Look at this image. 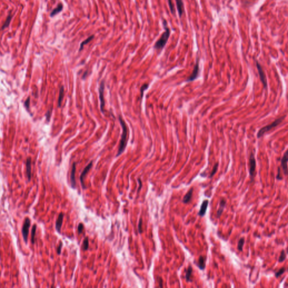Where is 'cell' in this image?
Wrapping results in <instances>:
<instances>
[{"mask_svg":"<svg viewBox=\"0 0 288 288\" xmlns=\"http://www.w3.org/2000/svg\"><path fill=\"white\" fill-rule=\"evenodd\" d=\"M119 121L121 123V125L122 128V133L121 136V139L120 141L119 145V149L118 153L116 154V156H120L122 153H123L126 145H127V132L128 130L127 127L126 126V124L125 123L124 121L122 118L121 116H119Z\"/></svg>","mask_w":288,"mask_h":288,"instance_id":"6da1fadb","label":"cell"},{"mask_svg":"<svg viewBox=\"0 0 288 288\" xmlns=\"http://www.w3.org/2000/svg\"><path fill=\"white\" fill-rule=\"evenodd\" d=\"M163 26L165 29V32L163 33L160 37V38L156 41L154 45V48L156 50H162L165 47L167 42L168 40V38L170 36V30L167 26V22L165 20H163Z\"/></svg>","mask_w":288,"mask_h":288,"instance_id":"7a4b0ae2","label":"cell"},{"mask_svg":"<svg viewBox=\"0 0 288 288\" xmlns=\"http://www.w3.org/2000/svg\"><path fill=\"white\" fill-rule=\"evenodd\" d=\"M285 116H286V115L282 116L280 118H279L276 119L275 121H273V122H272L270 124L268 125H267V126H264V127L261 128L259 130V131L258 132V133H257V138L258 139L261 138V137H262L264 136L265 133H266L267 132L270 131L272 128H275L278 126H279L284 121V118H285Z\"/></svg>","mask_w":288,"mask_h":288,"instance_id":"3957f363","label":"cell"},{"mask_svg":"<svg viewBox=\"0 0 288 288\" xmlns=\"http://www.w3.org/2000/svg\"><path fill=\"white\" fill-rule=\"evenodd\" d=\"M249 174L251 178L252 181L253 180L254 177H255V168H256V160H255V156L253 153L252 152L250 153L249 160Z\"/></svg>","mask_w":288,"mask_h":288,"instance_id":"277c9868","label":"cell"},{"mask_svg":"<svg viewBox=\"0 0 288 288\" xmlns=\"http://www.w3.org/2000/svg\"><path fill=\"white\" fill-rule=\"evenodd\" d=\"M30 226H31V220L29 219V218L26 217L25 219L24 222L23 227H22V235H23L24 241L26 244L28 243V237Z\"/></svg>","mask_w":288,"mask_h":288,"instance_id":"5b68a950","label":"cell"},{"mask_svg":"<svg viewBox=\"0 0 288 288\" xmlns=\"http://www.w3.org/2000/svg\"><path fill=\"white\" fill-rule=\"evenodd\" d=\"M199 74H200L199 64V60L197 59V63H196L195 66L194 68V69H193V71H192V73L188 78V79L185 81V82H192V81H195L198 78V77H199Z\"/></svg>","mask_w":288,"mask_h":288,"instance_id":"8992f818","label":"cell"},{"mask_svg":"<svg viewBox=\"0 0 288 288\" xmlns=\"http://www.w3.org/2000/svg\"><path fill=\"white\" fill-rule=\"evenodd\" d=\"M256 66H257V69H258V74H259V75L261 81V82H262L263 85H264V89H267V78H266V74L264 73V70H263L262 66H261V64L257 61H256Z\"/></svg>","mask_w":288,"mask_h":288,"instance_id":"52a82bcc","label":"cell"},{"mask_svg":"<svg viewBox=\"0 0 288 288\" xmlns=\"http://www.w3.org/2000/svg\"><path fill=\"white\" fill-rule=\"evenodd\" d=\"M104 87H105L104 81H103L101 82L100 87H99V98H100V109H101V111L103 113H104V106H105V101H104Z\"/></svg>","mask_w":288,"mask_h":288,"instance_id":"ba28073f","label":"cell"},{"mask_svg":"<svg viewBox=\"0 0 288 288\" xmlns=\"http://www.w3.org/2000/svg\"><path fill=\"white\" fill-rule=\"evenodd\" d=\"M288 150H287L285 152V153L284 154V156L281 159V165L282 167L284 173L285 174V176H287V173H288V165H287L288 159Z\"/></svg>","mask_w":288,"mask_h":288,"instance_id":"9c48e42d","label":"cell"},{"mask_svg":"<svg viewBox=\"0 0 288 288\" xmlns=\"http://www.w3.org/2000/svg\"><path fill=\"white\" fill-rule=\"evenodd\" d=\"M31 158H28L26 161V176L28 182L31 181L32 177V167H31Z\"/></svg>","mask_w":288,"mask_h":288,"instance_id":"30bf717a","label":"cell"},{"mask_svg":"<svg viewBox=\"0 0 288 288\" xmlns=\"http://www.w3.org/2000/svg\"><path fill=\"white\" fill-rule=\"evenodd\" d=\"M92 167V162H91L88 165H87L85 167V168L83 171L82 173H81V174L80 181H81V184L82 185V187L83 189H85L86 188V187L84 186V182H83L84 178L86 176V174L88 173V172L90 170V169Z\"/></svg>","mask_w":288,"mask_h":288,"instance_id":"8fae6325","label":"cell"},{"mask_svg":"<svg viewBox=\"0 0 288 288\" xmlns=\"http://www.w3.org/2000/svg\"><path fill=\"white\" fill-rule=\"evenodd\" d=\"M209 201L208 200H205L203 202L202 205L200 206V211L198 213V215L200 217H203L206 213V211L208 206Z\"/></svg>","mask_w":288,"mask_h":288,"instance_id":"7c38bea8","label":"cell"},{"mask_svg":"<svg viewBox=\"0 0 288 288\" xmlns=\"http://www.w3.org/2000/svg\"><path fill=\"white\" fill-rule=\"evenodd\" d=\"M75 163H74L72 165V171L70 173V184L71 186L73 188H75V171H76V167H75Z\"/></svg>","mask_w":288,"mask_h":288,"instance_id":"4fadbf2b","label":"cell"},{"mask_svg":"<svg viewBox=\"0 0 288 288\" xmlns=\"http://www.w3.org/2000/svg\"><path fill=\"white\" fill-rule=\"evenodd\" d=\"M63 218H64V214L63 213H60L59 214L58 219L56 221V229L59 233L61 231V228L63 222Z\"/></svg>","mask_w":288,"mask_h":288,"instance_id":"5bb4252c","label":"cell"},{"mask_svg":"<svg viewBox=\"0 0 288 288\" xmlns=\"http://www.w3.org/2000/svg\"><path fill=\"white\" fill-rule=\"evenodd\" d=\"M226 204V200L224 199H222L221 200H220V207L217 212V218H220L221 215H222V213L224 211V209L225 208V206Z\"/></svg>","mask_w":288,"mask_h":288,"instance_id":"9a60e30c","label":"cell"},{"mask_svg":"<svg viewBox=\"0 0 288 288\" xmlns=\"http://www.w3.org/2000/svg\"><path fill=\"white\" fill-rule=\"evenodd\" d=\"M206 257L200 255L198 259V267L201 270H204L206 268Z\"/></svg>","mask_w":288,"mask_h":288,"instance_id":"2e32d148","label":"cell"},{"mask_svg":"<svg viewBox=\"0 0 288 288\" xmlns=\"http://www.w3.org/2000/svg\"><path fill=\"white\" fill-rule=\"evenodd\" d=\"M176 5H177V11L179 14V16L181 17L184 11V8H183V3L182 0H176Z\"/></svg>","mask_w":288,"mask_h":288,"instance_id":"e0dca14e","label":"cell"},{"mask_svg":"<svg viewBox=\"0 0 288 288\" xmlns=\"http://www.w3.org/2000/svg\"><path fill=\"white\" fill-rule=\"evenodd\" d=\"M192 193H193V189L191 188L188 191V192L186 193V194L184 196L182 200V202L185 204H187L191 200L192 196Z\"/></svg>","mask_w":288,"mask_h":288,"instance_id":"ac0fdd59","label":"cell"},{"mask_svg":"<svg viewBox=\"0 0 288 288\" xmlns=\"http://www.w3.org/2000/svg\"><path fill=\"white\" fill-rule=\"evenodd\" d=\"M185 271L186 272L185 275V279L187 282H192V280L191 279V276H192V267L189 266L188 268V269H185Z\"/></svg>","mask_w":288,"mask_h":288,"instance_id":"d6986e66","label":"cell"},{"mask_svg":"<svg viewBox=\"0 0 288 288\" xmlns=\"http://www.w3.org/2000/svg\"><path fill=\"white\" fill-rule=\"evenodd\" d=\"M63 5L62 3H59L58 4V6L56 8H54L52 12L50 14V17H54L55 15H57L60 12H61L63 10Z\"/></svg>","mask_w":288,"mask_h":288,"instance_id":"ffe728a7","label":"cell"},{"mask_svg":"<svg viewBox=\"0 0 288 288\" xmlns=\"http://www.w3.org/2000/svg\"><path fill=\"white\" fill-rule=\"evenodd\" d=\"M64 87L62 86L60 90L59 96V99H58V107H61V103H62L63 99L64 98Z\"/></svg>","mask_w":288,"mask_h":288,"instance_id":"44dd1931","label":"cell"},{"mask_svg":"<svg viewBox=\"0 0 288 288\" xmlns=\"http://www.w3.org/2000/svg\"><path fill=\"white\" fill-rule=\"evenodd\" d=\"M93 38H94V35H91V36H90L89 37H88L86 40H85L84 41H83L81 43V45H80V47H79V51H82L83 49L84 46V45H87V44L88 43H89L91 41H92V40L93 39Z\"/></svg>","mask_w":288,"mask_h":288,"instance_id":"7402d4cb","label":"cell"},{"mask_svg":"<svg viewBox=\"0 0 288 288\" xmlns=\"http://www.w3.org/2000/svg\"><path fill=\"white\" fill-rule=\"evenodd\" d=\"M36 229H37V225L36 224H34L32 226V232H31V241L33 244H34L35 243V235L36 232Z\"/></svg>","mask_w":288,"mask_h":288,"instance_id":"603a6c76","label":"cell"},{"mask_svg":"<svg viewBox=\"0 0 288 288\" xmlns=\"http://www.w3.org/2000/svg\"><path fill=\"white\" fill-rule=\"evenodd\" d=\"M244 243H245L244 238H240V239L239 240V242H238V249L239 250L240 252L243 251V245H244Z\"/></svg>","mask_w":288,"mask_h":288,"instance_id":"cb8c5ba5","label":"cell"},{"mask_svg":"<svg viewBox=\"0 0 288 288\" xmlns=\"http://www.w3.org/2000/svg\"><path fill=\"white\" fill-rule=\"evenodd\" d=\"M287 258V255L285 253V252L284 250H282L281 252V254H280V257H279V262H282L283 261H284Z\"/></svg>","mask_w":288,"mask_h":288,"instance_id":"d4e9b609","label":"cell"},{"mask_svg":"<svg viewBox=\"0 0 288 288\" xmlns=\"http://www.w3.org/2000/svg\"><path fill=\"white\" fill-rule=\"evenodd\" d=\"M11 17H12L11 15L10 14H9L8 17H7V19H6V21H5V23H4V24L2 26V29H5V28H6L7 27H8V25L10 24V23L11 22Z\"/></svg>","mask_w":288,"mask_h":288,"instance_id":"484cf974","label":"cell"},{"mask_svg":"<svg viewBox=\"0 0 288 288\" xmlns=\"http://www.w3.org/2000/svg\"><path fill=\"white\" fill-rule=\"evenodd\" d=\"M89 246V240L87 238L84 240L83 243V249L84 250H86L88 249Z\"/></svg>","mask_w":288,"mask_h":288,"instance_id":"4316f807","label":"cell"},{"mask_svg":"<svg viewBox=\"0 0 288 288\" xmlns=\"http://www.w3.org/2000/svg\"><path fill=\"white\" fill-rule=\"evenodd\" d=\"M285 270H286V268H285V267H284L281 268L278 271L276 272L275 273V277H276V278H279V276H280L281 275H282V274L285 272Z\"/></svg>","mask_w":288,"mask_h":288,"instance_id":"83f0119b","label":"cell"},{"mask_svg":"<svg viewBox=\"0 0 288 288\" xmlns=\"http://www.w3.org/2000/svg\"><path fill=\"white\" fill-rule=\"evenodd\" d=\"M218 163H217L216 164H215V165L212 169V172L211 173L210 176H209V178H212L214 174L216 173V172L217 171V169H218Z\"/></svg>","mask_w":288,"mask_h":288,"instance_id":"f1b7e54d","label":"cell"},{"mask_svg":"<svg viewBox=\"0 0 288 288\" xmlns=\"http://www.w3.org/2000/svg\"><path fill=\"white\" fill-rule=\"evenodd\" d=\"M168 1L169 7L170 10H171V13H172V14H174L175 10H174V5H173L172 1V0H168Z\"/></svg>","mask_w":288,"mask_h":288,"instance_id":"f546056e","label":"cell"},{"mask_svg":"<svg viewBox=\"0 0 288 288\" xmlns=\"http://www.w3.org/2000/svg\"><path fill=\"white\" fill-rule=\"evenodd\" d=\"M148 86L149 85L148 84H144V85L141 87V98H142V96H143V94H144V91L145 90H146V89H148Z\"/></svg>","mask_w":288,"mask_h":288,"instance_id":"4dcf8cb0","label":"cell"},{"mask_svg":"<svg viewBox=\"0 0 288 288\" xmlns=\"http://www.w3.org/2000/svg\"><path fill=\"white\" fill-rule=\"evenodd\" d=\"M29 105H30V98L29 97L26 99L24 102V106L27 110H29Z\"/></svg>","mask_w":288,"mask_h":288,"instance_id":"1f68e13d","label":"cell"},{"mask_svg":"<svg viewBox=\"0 0 288 288\" xmlns=\"http://www.w3.org/2000/svg\"><path fill=\"white\" fill-rule=\"evenodd\" d=\"M51 110H48L47 112L46 113V120L47 122H49L50 119V117H51Z\"/></svg>","mask_w":288,"mask_h":288,"instance_id":"d6a6232c","label":"cell"},{"mask_svg":"<svg viewBox=\"0 0 288 288\" xmlns=\"http://www.w3.org/2000/svg\"><path fill=\"white\" fill-rule=\"evenodd\" d=\"M83 229V225L82 223H80L78 227V233L79 234L82 232Z\"/></svg>","mask_w":288,"mask_h":288,"instance_id":"836d02e7","label":"cell"},{"mask_svg":"<svg viewBox=\"0 0 288 288\" xmlns=\"http://www.w3.org/2000/svg\"><path fill=\"white\" fill-rule=\"evenodd\" d=\"M62 246H63V243L61 242L59 246L58 247V249H57V252H58V255H60L61 253V248H62Z\"/></svg>","mask_w":288,"mask_h":288,"instance_id":"e575fe53","label":"cell"},{"mask_svg":"<svg viewBox=\"0 0 288 288\" xmlns=\"http://www.w3.org/2000/svg\"><path fill=\"white\" fill-rule=\"evenodd\" d=\"M142 219H141V218H140V221H139V226H138L139 231V232H140V233H141V232H142V231H141V226H142Z\"/></svg>","mask_w":288,"mask_h":288,"instance_id":"d590c367","label":"cell"},{"mask_svg":"<svg viewBox=\"0 0 288 288\" xmlns=\"http://www.w3.org/2000/svg\"><path fill=\"white\" fill-rule=\"evenodd\" d=\"M276 179L278 180H281L282 179V177H281V175H280V168H279V169H278V175L276 176Z\"/></svg>","mask_w":288,"mask_h":288,"instance_id":"8d00e7d4","label":"cell"},{"mask_svg":"<svg viewBox=\"0 0 288 288\" xmlns=\"http://www.w3.org/2000/svg\"><path fill=\"white\" fill-rule=\"evenodd\" d=\"M158 280H159V285H160V287L162 288L163 287V284H162V282H163V280L161 278H159V279H158Z\"/></svg>","mask_w":288,"mask_h":288,"instance_id":"74e56055","label":"cell"}]
</instances>
